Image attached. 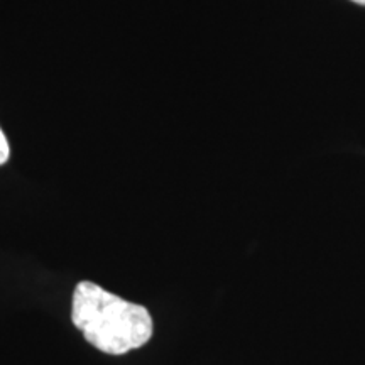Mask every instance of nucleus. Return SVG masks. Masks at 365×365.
Segmentation results:
<instances>
[{
  "label": "nucleus",
  "instance_id": "3",
  "mask_svg": "<svg viewBox=\"0 0 365 365\" xmlns=\"http://www.w3.org/2000/svg\"><path fill=\"white\" fill-rule=\"evenodd\" d=\"M352 2L359 4V6H365V0H352Z\"/></svg>",
  "mask_w": 365,
  "mask_h": 365
},
{
  "label": "nucleus",
  "instance_id": "2",
  "mask_svg": "<svg viewBox=\"0 0 365 365\" xmlns=\"http://www.w3.org/2000/svg\"><path fill=\"white\" fill-rule=\"evenodd\" d=\"M9 158H11V148H9L6 134H4V130L0 129V166L6 164L9 161Z\"/></svg>",
  "mask_w": 365,
  "mask_h": 365
},
{
  "label": "nucleus",
  "instance_id": "1",
  "mask_svg": "<svg viewBox=\"0 0 365 365\" xmlns=\"http://www.w3.org/2000/svg\"><path fill=\"white\" fill-rule=\"evenodd\" d=\"M71 319L85 340L103 354L124 355L140 349L153 336V318L148 309L91 281L76 284Z\"/></svg>",
  "mask_w": 365,
  "mask_h": 365
}]
</instances>
